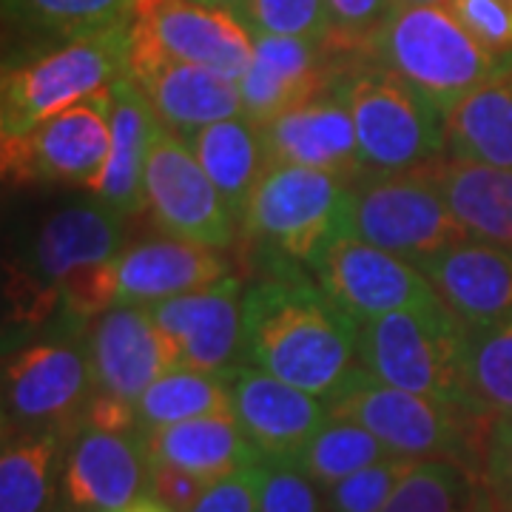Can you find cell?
I'll return each instance as SVG.
<instances>
[{"label": "cell", "mask_w": 512, "mask_h": 512, "mask_svg": "<svg viewBox=\"0 0 512 512\" xmlns=\"http://www.w3.org/2000/svg\"><path fill=\"white\" fill-rule=\"evenodd\" d=\"M464 325L439 296L359 325V362L376 379L467 410Z\"/></svg>", "instance_id": "5b68a950"}, {"label": "cell", "mask_w": 512, "mask_h": 512, "mask_svg": "<svg viewBox=\"0 0 512 512\" xmlns=\"http://www.w3.org/2000/svg\"><path fill=\"white\" fill-rule=\"evenodd\" d=\"M89 362L94 390L137 404L157 379L183 367V356L146 305H114L94 319Z\"/></svg>", "instance_id": "9a60e30c"}, {"label": "cell", "mask_w": 512, "mask_h": 512, "mask_svg": "<svg viewBox=\"0 0 512 512\" xmlns=\"http://www.w3.org/2000/svg\"><path fill=\"white\" fill-rule=\"evenodd\" d=\"M348 103L365 174L421 171L444 160V111L396 72L373 60H353L333 80Z\"/></svg>", "instance_id": "277c9868"}, {"label": "cell", "mask_w": 512, "mask_h": 512, "mask_svg": "<svg viewBox=\"0 0 512 512\" xmlns=\"http://www.w3.org/2000/svg\"><path fill=\"white\" fill-rule=\"evenodd\" d=\"M140 0H3L6 32L32 52L131 26Z\"/></svg>", "instance_id": "4316f807"}, {"label": "cell", "mask_w": 512, "mask_h": 512, "mask_svg": "<svg viewBox=\"0 0 512 512\" xmlns=\"http://www.w3.org/2000/svg\"><path fill=\"white\" fill-rule=\"evenodd\" d=\"M205 481L183 470L174 467H163V464H151L148 473V495L157 498L160 504H165L171 512H191L194 504L200 501V495L205 493Z\"/></svg>", "instance_id": "7bdbcfd3"}, {"label": "cell", "mask_w": 512, "mask_h": 512, "mask_svg": "<svg viewBox=\"0 0 512 512\" xmlns=\"http://www.w3.org/2000/svg\"><path fill=\"white\" fill-rule=\"evenodd\" d=\"M160 117L154 114L143 89L123 74L111 83V151L97 183L89 188L94 200L106 202L123 217L146 208L143 174L148 148L160 131Z\"/></svg>", "instance_id": "cb8c5ba5"}, {"label": "cell", "mask_w": 512, "mask_h": 512, "mask_svg": "<svg viewBox=\"0 0 512 512\" xmlns=\"http://www.w3.org/2000/svg\"><path fill=\"white\" fill-rule=\"evenodd\" d=\"M94 396L89 353L72 342H37L3 365V430L74 439Z\"/></svg>", "instance_id": "8fae6325"}, {"label": "cell", "mask_w": 512, "mask_h": 512, "mask_svg": "<svg viewBox=\"0 0 512 512\" xmlns=\"http://www.w3.org/2000/svg\"><path fill=\"white\" fill-rule=\"evenodd\" d=\"M410 458L387 456L325 490L328 512H382L390 493L410 470Z\"/></svg>", "instance_id": "8d00e7d4"}, {"label": "cell", "mask_w": 512, "mask_h": 512, "mask_svg": "<svg viewBox=\"0 0 512 512\" xmlns=\"http://www.w3.org/2000/svg\"><path fill=\"white\" fill-rule=\"evenodd\" d=\"M131 26L151 37L165 55L237 83L254 60V32L234 12L197 0H140Z\"/></svg>", "instance_id": "e0dca14e"}, {"label": "cell", "mask_w": 512, "mask_h": 512, "mask_svg": "<svg viewBox=\"0 0 512 512\" xmlns=\"http://www.w3.org/2000/svg\"><path fill=\"white\" fill-rule=\"evenodd\" d=\"M254 35L328 37V9L325 0H245L237 15Z\"/></svg>", "instance_id": "e575fe53"}, {"label": "cell", "mask_w": 512, "mask_h": 512, "mask_svg": "<svg viewBox=\"0 0 512 512\" xmlns=\"http://www.w3.org/2000/svg\"><path fill=\"white\" fill-rule=\"evenodd\" d=\"M450 15L495 55H512V0H447Z\"/></svg>", "instance_id": "60d3db41"}, {"label": "cell", "mask_w": 512, "mask_h": 512, "mask_svg": "<svg viewBox=\"0 0 512 512\" xmlns=\"http://www.w3.org/2000/svg\"><path fill=\"white\" fill-rule=\"evenodd\" d=\"M396 0H325L328 9V43L330 52L359 60L367 55L370 40L390 18Z\"/></svg>", "instance_id": "d590c367"}, {"label": "cell", "mask_w": 512, "mask_h": 512, "mask_svg": "<svg viewBox=\"0 0 512 512\" xmlns=\"http://www.w3.org/2000/svg\"><path fill=\"white\" fill-rule=\"evenodd\" d=\"M197 3H205V6H214V9H228L239 15V9L245 6V0H197Z\"/></svg>", "instance_id": "f6af8a7d"}, {"label": "cell", "mask_w": 512, "mask_h": 512, "mask_svg": "<svg viewBox=\"0 0 512 512\" xmlns=\"http://www.w3.org/2000/svg\"><path fill=\"white\" fill-rule=\"evenodd\" d=\"M353 60L333 55L325 40L254 35V60L239 80L242 114L259 126L328 92Z\"/></svg>", "instance_id": "2e32d148"}, {"label": "cell", "mask_w": 512, "mask_h": 512, "mask_svg": "<svg viewBox=\"0 0 512 512\" xmlns=\"http://www.w3.org/2000/svg\"><path fill=\"white\" fill-rule=\"evenodd\" d=\"M461 379L467 410L493 419L512 413V316L487 325L467 328L464 325V348H461Z\"/></svg>", "instance_id": "4dcf8cb0"}, {"label": "cell", "mask_w": 512, "mask_h": 512, "mask_svg": "<svg viewBox=\"0 0 512 512\" xmlns=\"http://www.w3.org/2000/svg\"><path fill=\"white\" fill-rule=\"evenodd\" d=\"M396 3H447V0H396Z\"/></svg>", "instance_id": "7dc6e473"}, {"label": "cell", "mask_w": 512, "mask_h": 512, "mask_svg": "<svg viewBox=\"0 0 512 512\" xmlns=\"http://www.w3.org/2000/svg\"><path fill=\"white\" fill-rule=\"evenodd\" d=\"M348 183L308 165L268 163L248 197L239 228L265 254L311 265L316 251L339 234Z\"/></svg>", "instance_id": "9c48e42d"}, {"label": "cell", "mask_w": 512, "mask_h": 512, "mask_svg": "<svg viewBox=\"0 0 512 512\" xmlns=\"http://www.w3.org/2000/svg\"><path fill=\"white\" fill-rule=\"evenodd\" d=\"M262 461L205 487L191 512H259Z\"/></svg>", "instance_id": "b9f144b4"}, {"label": "cell", "mask_w": 512, "mask_h": 512, "mask_svg": "<svg viewBox=\"0 0 512 512\" xmlns=\"http://www.w3.org/2000/svg\"><path fill=\"white\" fill-rule=\"evenodd\" d=\"M128 74L143 89L160 123L180 137L242 114V94L237 80L194 66L163 49L131 26Z\"/></svg>", "instance_id": "5bb4252c"}, {"label": "cell", "mask_w": 512, "mask_h": 512, "mask_svg": "<svg viewBox=\"0 0 512 512\" xmlns=\"http://www.w3.org/2000/svg\"><path fill=\"white\" fill-rule=\"evenodd\" d=\"M123 254V214L106 202H80L55 211L37 228L29 254L6 262V316L37 328L60 311V279L83 265Z\"/></svg>", "instance_id": "8992f818"}, {"label": "cell", "mask_w": 512, "mask_h": 512, "mask_svg": "<svg viewBox=\"0 0 512 512\" xmlns=\"http://www.w3.org/2000/svg\"><path fill=\"white\" fill-rule=\"evenodd\" d=\"M242 356L328 404L362 367L359 322L302 265L271 259L242 296Z\"/></svg>", "instance_id": "6da1fadb"}, {"label": "cell", "mask_w": 512, "mask_h": 512, "mask_svg": "<svg viewBox=\"0 0 512 512\" xmlns=\"http://www.w3.org/2000/svg\"><path fill=\"white\" fill-rule=\"evenodd\" d=\"M228 384L234 416L262 461L296 464L308 441L330 419L322 399L248 362L228 370Z\"/></svg>", "instance_id": "ac0fdd59"}, {"label": "cell", "mask_w": 512, "mask_h": 512, "mask_svg": "<svg viewBox=\"0 0 512 512\" xmlns=\"http://www.w3.org/2000/svg\"><path fill=\"white\" fill-rule=\"evenodd\" d=\"M111 151V86L35 128L0 140V171L12 188H92Z\"/></svg>", "instance_id": "30bf717a"}, {"label": "cell", "mask_w": 512, "mask_h": 512, "mask_svg": "<svg viewBox=\"0 0 512 512\" xmlns=\"http://www.w3.org/2000/svg\"><path fill=\"white\" fill-rule=\"evenodd\" d=\"M148 473L140 430L80 427L63 464V493L74 512H120L148 495Z\"/></svg>", "instance_id": "d6986e66"}, {"label": "cell", "mask_w": 512, "mask_h": 512, "mask_svg": "<svg viewBox=\"0 0 512 512\" xmlns=\"http://www.w3.org/2000/svg\"><path fill=\"white\" fill-rule=\"evenodd\" d=\"M365 57L399 74L444 114L478 86L512 72V55L487 52L444 3H396Z\"/></svg>", "instance_id": "7a4b0ae2"}, {"label": "cell", "mask_w": 512, "mask_h": 512, "mask_svg": "<svg viewBox=\"0 0 512 512\" xmlns=\"http://www.w3.org/2000/svg\"><path fill=\"white\" fill-rule=\"evenodd\" d=\"M484 498L481 478L447 458L413 461L382 512H476Z\"/></svg>", "instance_id": "d6a6232c"}, {"label": "cell", "mask_w": 512, "mask_h": 512, "mask_svg": "<svg viewBox=\"0 0 512 512\" xmlns=\"http://www.w3.org/2000/svg\"><path fill=\"white\" fill-rule=\"evenodd\" d=\"M439 299L467 328H487L512 316V251L464 239L416 262Z\"/></svg>", "instance_id": "44dd1931"}, {"label": "cell", "mask_w": 512, "mask_h": 512, "mask_svg": "<svg viewBox=\"0 0 512 512\" xmlns=\"http://www.w3.org/2000/svg\"><path fill=\"white\" fill-rule=\"evenodd\" d=\"M444 160L512 168V72L478 86L444 114Z\"/></svg>", "instance_id": "83f0119b"}, {"label": "cell", "mask_w": 512, "mask_h": 512, "mask_svg": "<svg viewBox=\"0 0 512 512\" xmlns=\"http://www.w3.org/2000/svg\"><path fill=\"white\" fill-rule=\"evenodd\" d=\"M234 413L228 373H202L191 367H177L148 387L137 399V427L157 430L180 421Z\"/></svg>", "instance_id": "1f68e13d"}, {"label": "cell", "mask_w": 512, "mask_h": 512, "mask_svg": "<svg viewBox=\"0 0 512 512\" xmlns=\"http://www.w3.org/2000/svg\"><path fill=\"white\" fill-rule=\"evenodd\" d=\"M421 171L470 237L512 251V168L439 160Z\"/></svg>", "instance_id": "484cf974"}, {"label": "cell", "mask_w": 512, "mask_h": 512, "mask_svg": "<svg viewBox=\"0 0 512 512\" xmlns=\"http://www.w3.org/2000/svg\"><path fill=\"white\" fill-rule=\"evenodd\" d=\"M120 512H171L165 504H160L157 498H151V495H143V498H137L134 504H128L126 510Z\"/></svg>", "instance_id": "ee69618b"}, {"label": "cell", "mask_w": 512, "mask_h": 512, "mask_svg": "<svg viewBox=\"0 0 512 512\" xmlns=\"http://www.w3.org/2000/svg\"><path fill=\"white\" fill-rule=\"evenodd\" d=\"M330 419L356 421L387 447L390 456L424 461L447 458L478 476L481 447L490 419L456 404L436 402L419 393L376 379L365 367L328 402Z\"/></svg>", "instance_id": "3957f363"}, {"label": "cell", "mask_w": 512, "mask_h": 512, "mask_svg": "<svg viewBox=\"0 0 512 512\" xmlns=\"http://www.w3.org/2000/svg\"><path fill=\"white\" fill-rule=\"evenodd\" d=\"M242 282L225 279L208 291L183 293L146 305L183 356V367L202 373H228L242 353Z\"/></svg>", "instance_id": "7402d4cb"}, {"label": "cell", "mask_w": 512, "mask_h": 512, "mask_svg": "<svg viewBox=\"0 0 512 512\" xmlns=\"http://www.w3.org/2000/svg\"><path fill=\"white\" fill-rule=\"evenodd\" d=\"M387 456L390 453L382 441L356 421L328 419V424L308 441L302 456L296 458V467L305 476H311L322 490H328L342 478L353 476Z\"/></svg>", "instance_id": "836d02e7"}, {"label": "cell", "mask_w": 512, "mask_h": 512, "mask_svg": "<svg viewBox=\"0 0 512 512\" xmlns=\"http://www.w3.org/2000/svg\"><path fill=\"white\" fill-rule=\"evenodd\" d=\"M319 484L291 461H262L259 512H322Z\"/></svg>", "instance_id": "f35d334b"}, {"label": "cell", "mask_w": 512, "mask_h": 512, "mask_svg": "<svg viewBox=\"0 0 512 512\" xmlns=\"http://www.w3.org/2000/svg\"><path fill=\"white\" fill-rule=\"evenodd\" d=\"M72 439L63 433L3 430L0 512H49L55 498V467Z\"/></svg>", "instance_id": "f546056e"}, {"label": "cell", "mask_w": 512, "mask_h": 512, "mask_svg": "<svg viewBox=\"0 0 512 512\" xmlns=\"http://www.w3.org/2000/svg\"><path fill=\"white\" fill-rule=\"evenodd\" d=\"M476 512H498L495 510V504L490 501V495H487V490H484V498H481V504L476 507Z\"/></svg>", "instance_id": "bcb514c9"}, {"label": "cell", "mask_w": 512, "mask_h": 512, "mask_svg": "<svg viewBox=\"0 0 512 512\" xmlns=\"http://www.w3.org/2000/svg\"><path fill=\"white\" fill-rule=\"evenodd\" d=\"M117 305V259L74 268L60 279V311L72 319H97Z\"/></svg>", "instance_id": "74e56055"}, {"label": "cell", "mask_w": 512, "mask_h": 512, "mask_svg": "<svg viewBox=\"0 0 512 512\" xmlns=\"http://www.w3.org/2000/svg\"><path fill=\"white\" fill-rule=\"evenodd\" d=\"M185 140L239 225L251 191L271 163L262 126L239 114L200 128Z\"/></svg>", "instance_id": "f1b7e54d"}, {"label": "cell", "mask_w": 512, "mask_h": 512, "mask_svg": "<svg viewBox=\"0 0 512 512\" xmlns=\"http://www.w3.org/2000/svg\"><path fill=\"white\" fill-rule=\"evenodd\" d=\"M262 134L271 163L308 165L339 177L342 183H353L365 174L353 114L333 86L305 106L265 123Z\"/></svg>", "instance_id": "ffe728a7"}, {"label": "cell", "mask_w": 512, "mask_h": 512, "mask_svg": "<svg viewBox=\"0 0 512 512\" xmlns=\"http://www.w3.org/2000/svg\"><path fill=\"white\" fill-rule=\"evenodd\" d=\"M308 268L322 291L359 325L439 296L419 265L348 234L330 237Z\"/></svg>", "instance_id": "4fadbf2b"}, {"label": "cell", "mask_w": 512, "mask_h": 512, "mask_svg": "<svg viewBox=\"0 0 512 512\" xmlns=\"http://www.w3.org/2000/svg\"><path fill=\"white\" fill-rule=\"evenodd\" d=\"M339 234L370 242L413 265L456 242L473 239L424 171H367L356 177L348 183Z\"/></svg>", "instance_id": "ba28073f"}, {"label": "cell", "mask_w": 512, "mask_h": 512, "mask_svg": "<svg viewBox=\"0 0 512 512\" xmlns=\"http://www.w3.org/2000/svg\"><path fill=\"white\" fill-rule=\"evenodd\" d=\"M478 478L498 512H512V413L493 416L484 433Z\"/></svg>", "instance_id": "ab89813d"}, {"label": "cell", "mask_w": 512, "mask_h": 512, "mask_svg": "<svg viewBox=\"0 0 512 512\" xmlns=\"http://www.w3.org/2000/svg\"><path fill=\"white\" fill-rule=\"evenodd\" d=\"M231 276V259L217 248L174 237L140 242L117 256V305H154L208 291Z\"/></svg>", "instance_id": "603a6c76"}, {"label": "cell", "mask_w": 512, "mask_h": 512, "mask_svg": "<svg viewBox=\"0 0 512 512\" xmlns=\"http://www.w3.org/2000/svg\"><path fill=\"white\" fill-rule=\"evenodd\" d=\"M143 444H146L148 464L183 470L202 478L205 484H214L262 461L234 413L202 416V419L146 430Z\"/></svg>", "instance_id": "d4e9b609"}, {"label": "cell", "mask_w": 512, "mask_h": 512, "mask_svg": "<svg viewBox=\"0 0 512 512\" xmlns=\"http://www.w3.org/2000/svg\"><path fill=\"white\" fill-rule=\"evenodd\" d=\"M131 26L80 37L29 60L6 63L0 83V137H15L72 109L128 74Z\"/></svg>", "instance_id": "52a82bcc"}, {"label": "cell", "mask_w": 512, "mask_h": 512, "mask_svg": "<svg viewBox=\"0 0 512 512\" xmlns=\"http://www.w3.org/2000/svg\"><path fill=\"white\" fill-rule=\"evenodd\" d=\"M143 200L154 225L174 239L228 251L237 239V220L205 174L200 160L177 131L160 126L148 148Z\"/></svg>", "instance_id": "7c38bea8"}]
</instances>
